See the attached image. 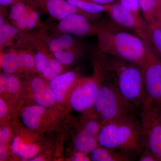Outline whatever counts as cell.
Wrapping results in <instances>:
<instances>
[{
	"label": "cell",
	"instance_id": "cell-1",
	"mask_svg": "<svg viewBox=\"0 0 161 161\" xmlns=\"http://www.w3.org/2000/svg\"><path fill=\"white\" fill-rule=\"evenodd\" d=\"M101 147L120 150L132 157L143 148L140 119L129 114L103 124L98 136Z\"/></svg>",
	"mask_w": 161,
	"mask_h": 161
},
{
	"label": "cell",
	"instance_id": "cell-2",
	"mask_svg": "<svg viewBox=\"0 0 161 161\" xmlns=\"http://www.w3.org/2000/svg\"><path fill=\"white\" fill-rule=\"evenodd\" d=\"M103 67L121 95L130 103L140 108L146 100L143 75L137 64L108 55Z\"/></svg>",
	"mask_w": 161,
	"mask_h": 161
},
{
	"label": "cell",
	"instance_id": "cell-3",
	"mask_svg": "<svg viewBox=\"0 0 161 161\" xmlns=\"http://www.w3.org/2000/svg\"><path fill=\"white\" fill-rule=\"evenodd\" d=\"M98 45L104 54L135 64H143L147 55L146 40L124 31L107 29L98 34Z\"/></svg>",
	"mask_w": 161,
	"mask_h": 161
},
{
	"label": "cell",
	"instance_id": "cell-4",
	"mask_svg": "<svg viewBox=\"0 0 161 161\" xmlns=\"http://www.w3.org/2000/svg\"><path fill=\"white\" fill-rule=\"evenodd\" d=\"M94 108L103 125L125 115L136 113L137 108L121 95L108 74L98 91Z\"/></svg>",
	"mask_w": 161,
	"mask_h": 161
},
{
	"label": "cell",
	"instance_id": "cell-5",
	"mask_svg": "<svg viewBox=\"0 0 161 161\" xmlns=\"http://www.w3.org/2000/svg\"><path fill=\"white\" fill-rule=\"evenodd\" d=\"M159 107L145 100L141 107L143 147L148 149L158 161H161V122Z\"/></svg>",
	"mask_w": 161,
	"mask_h": 161
},
{
	"label": "cell",
	"instance_id": "cell-6",
	"mask_svg": "<svg viewBox=\"0 0 161 161\" xmlns=\"http://www.w3.org/2000/svg\"><path fill=\"white\" fill-rule=\"evenodd\" d=\"M147 55L141 67L143 75L146 100L161 107V59L149 40H146Z\"/></svg>",
	"mask_w": 161,
	"mask_h": 161
},
{
	"label": "cell",
	"instance_id": "cell-7",
	"mask_svg": "<svg viewBox=\"0 0 161 161\" xmlns=\"http://www.w3.org/2000/svg\"><path fill=\"white\" fill-rule=\"evenodd\" d=\"M108 76L105 69L100 75L83 80L72 92L70 104L77 112H84L94 108L102 84Z\"/></svg>",
	"mask_w": 161,
	"mask_h": 161
},
{
	"label": "cell",
	"instance_id": "cell-8",
	"mask_svg": "<svg viewBox=\"0 0 161 161\" xmlns=\"http://www.w3.org/2000/svg\"><path fill=\"white\" fill-rule=\"evenodd\" d=\"M108 13L117 24L131 30L142 40H149L148 24L139 13L125 9L119 3L110 4Z\"/></svg>",
	"mask_w": 161,
	"mask_h": 161
},
{
	"label": "cell",
	"instance_id": "cell-9",
	"mask_svg": "<svg viewBox=\"0 0 161 161\" xmlns=\"http://www.w3.org/2000/svg\"><path fill=\"white\" fill-rule=\"evenodd\" d=\"M58 27L63 33L77 36L98 35L107 28L93 26L89 23L86 16L78 13L70 14L61 20Z\"/></svg>",
	"mask_w": 161,
	"mask_h": 161
},
{
	"label": "cell",
	"instance_id": "cell-10",
	"mask_svg": "<svg viewBox=\"0 0 161 161\" xmlns=\"http://www.w3.org/2000/svg\"><path fill=\"white\" fill-rule=\"evenodd\" d=\"M35 4L44 7L51 16L55 19L62 20L70 14H80L87 17L91 15L78 9L67 0H29Z\"/></svg>",
	"mask_w": 161,
	"mask_h": 161
},
{
	"label": "cell",
	"instance_id": "cell-11",
	"mask_svg": "<svg viewBox=\"0 0 161 161\" xmlns=\"http://www.w3.org/2000/svg\"><path fill=\"white\" fill-rule=\"evenodd\" d=\"M76 78L75 73L70 71L59 75L51 80L49 88L53 94L56 102L62 101L68 90L75 82Z\"/></svg>",
	"mask_w": 161,
	"mask_h": 161
},
{
	"label": "cell",
	"instance_id": "cell-12",
	"mask_svg": "<svg viewBox=\"0 0 161 161\" xmlns=\"http://www.w3.org/2000/svg\"><path fill=\"white\" fill-rule=\"evenodd\" d=\"M31 87L33 92V98L38 105L49 108L53 105L55 97L50 89L44 86L43 80L40 78H36L31 80Z\"/></svg>",
	"mask_w": 161,
	"mask_h": 161
},
{
	"label": "cell",
	"instance_id": "cell-13",
	"mask_svg": "<svg viewBox=\"0 0 161 161\" xmlns=\"http://www.w3.org/2000/svg\"><path fill=\"white\" fill-rule=\"evenodd\" d=\"M92 161H129L132 157L120 150L99 146L90 153Z\"/></svg>",
	"mask_w": 161,
	"mask_h": 161
},
{
	"label": "cell",
	"instance_id": "cell-14",
	"mask_svg": "<svg viewBox=\"0 0 161 161\" xmlns=\"http://www.w3.org/2000/svg\"><path fill=\"white\" fill-rule=\"evenodd\" d=\"M100 146L98 136L93 135L84 130L83 128L75 136L74 147L77 152L91 153L96 148Z\"/></svg>",
	"mask_w": 161,
	"mask_h": 161
},
{
	"label": "cell",
	"instance_id": "cell-15",
	"mask_svg": "<svg viewBox=\"0 0 161 161\" xmlns=\"http://www.w3.org/2000/svg\"><path fill=\"white\" fill-rule=\"evenodd\" d=\"M1 66L4 73L13 74L20 67H26L24 53H9L1 56Z\"/></svg>",
	"mask_w": 161,
	"mask_h": 161
},
{
	"label": "cell",
	"instance_id": "cell-16",
	"mask_svg": "<svg viewBox=\"0 0 161 161\" xmlns=\"http://www.w3.org/2000/svg\"><path fill=\"white\" fill-rule=\"evenodd\" d=\"M11 152L19 156L23 159H29L34 157L39 152V148L34 144H25L19 137H15L12 141Z\"/></svg>",
	"mask_w": 161,
	"mask_h": 161
},
{
	"label": "cell",
	"instance_id": "cell-17",
	"mask_svg": "<svg viewBox=\"0 0 161 161\" xmlns=\"http://www.w3.org/2000/svg\"><path fill=\"white\" fill-rule=\"evenodd\" d=\"M45 112L44 107L31 106L25 108L22 113V120L25 126L30 130L37 129L40 118Z\"/></svg>",
	"mask_w": 161,
	"mask_h": 161
},
{
	"label": "cell",
	"instance_id": "cell-18",
	"mask_svg": "<svg viewBox=\"0 0 161 161\" xmlns=\"http://www.w3.org/2000/svg\"><path fill=\"white\" fill-rule=\"evenodd\" d=\"M145 20L148 24L156 22L161 14V1L138 0Z\"/></svg>",
	"mask_w": 161,
	"mask_h": 161
},
{
	"label": "cell",
	"instance_id": "cell-19",
	"mask_svg": "<svg viewBox=\"0 0 161 161\" xmlns=\"http://www.w3.org/2000/svg\"><path fill=\"white\" fill-rule=\"evenodd\" d=\"M73 6L83 11L92 14H97L103 12H108L110 5H100L86 0H67Z\"/></svg>",
	"mask_w": 161,
	"mask_h": 161
},
{
	"label": "cell",
	"instance_id": "cell-20",
	"mask_svg": "<svg viewBox=\"0 0 161 161\" xmlns=\"http://www.w3.org/2000/svg\"><path fill=\"white\" fill-rule=\"evenodd\" d=\"M19 80L10 74L3 73L0 75V93L4 92L14 94L19 89Z\"/></svg>",
	"mask_w": 161,
	"mask_h": 161
},
{
	"label": "cell",
	"instance_id": "cell-21",
	"mask_svg": "<svg viewBox=\"0 0 161 161\" xmlns=\"http://www.w3.org/2000/svg\"><path fill=\"white\" fill-rule=\"evenodd\" d=\"M148 38L151 45L161 59V27L156 22L148 24Z\"/></svg>",
	"mask_w": 161,
	"mask_h": 161
},
{
	"label": "cell",
	"instance_id": "cell-22",
	"mask_svg": "<svg viewBox=\"0 0 161 161\" xmlns=\"http://www.w3.org/2000/svg\"><path fill=\"white\" fill-rule=\"evenodd\" d=\"M74 39L69 34H64L60 37L52 40L48 44V49L53 53L62 50L69 49L74 43Z\"/></svg>",
	"mask_w": 161,
	"mask_h": 161
},
{
	"label": "cell",
	"instance_id": "cell-23",
	"mask_svg": "<svg viewBox=\"0 0 161 161\" xmlns=\"http://www.w3.org/2000/svg\"><path fill=\"white\" fill-rule=\"evenodd\" d=\"M61 64L55 59L48 58L42 74L43 77L49 80L60 75L62 70Z\"/></svg>",
	"mask_w": 161,
	"mask_h": 161
},
{
	"label": "cell",
	"instance_id": "cell-24",
	"mask_svg": "<svg viewBox=\"0 0 161 161\" xmlns=\"http://www.w3.org/2000/svg\"><path fill=\"white\" fill-rule=\"evenodd\" d=\"M18 29L8 23L0 26V45L1 47L17 34Z\"/></svg>",
	"mask_w": 161,
	"mask_h": 161
},
{
	"label": "cell",
	"instance_id": "cell-25",
	"mask_svg": "<svg viewBox=\"0 0 161 161\" xmlns=\"http://www.w3.org/2000/svg\"><path fill=\"white\" fill-rule=\"evenodd\" d=\"M54 57L59 63L64 65H68L72 63L75 60V56L69 49H64L55 52Z\"/></svg>",
	"mask_w": 161,
	"mask_h": 161
},
{
	"label": "cell",
	"instance_id": "cell-26",
	"mask_svg": "<svg viewBox=\"0 0 161 161\" xmlns=\"http://www.w3.org/2000/svg\"><path fill=\"white\" fill-rule=\"evenodd\" d=\"M28 10V8L23 2H19L12 6L9 12V16L12 20L15 21L26 13Z\"/></svg>",
	"mask_w": 161,
	"mask_h": 161
},
{
	"label": "cell",
	"instance_id": "cell-27",
	"mask_svg": "<svg viewBox=\"0 0 161 161\" xmlns=\"http://www.w3.org/2000/svg\"><path fill=\"white\" fill-rule=\"evenodd\" d=\"M34 59L36 69L37 71L42 73L47 63L48 58L44 53L39 52L35 55Z\"/></svg>",
	"mask_w": 161,
	"mask_h": 161
},
{
	"label": "cell",
	"instance_id": "cell-28",
	"mask_svg": "<svg viewBox=\"0 0 161 161\" xmlns=\"http://www.w3.org/2000/svg\"><path fill=\"white\" fill-rule=\"evenodd\" d=\"M119 3L124 8L130 11L139 13L140 9L138 0H119Z\"/></svg>",
	"mask_w": 161,
	"mask_h": 161
},
{
	"label": "cell",
	"instance_id": "cell-29",
	"mask_svg": "<svg viewBox=\"0 0 161 161\" xmlns=\"http://www.w3.org/2000/svg\"><path fill=\"white\" fill-rule=\"evenodd\" d=\"M138 156L140 161H158L154 156L145 147H143Z\"/></svg>",
	"mask_w": 161,
	"mask_h": 161
},
{
	"label": "cell",
	"instance_id": "cell-30",
	"mask_svg": "<svg viewBox=\"0 0 161 161\" xmlns=\"http://www.w3.org/2000/svg\"><path fill=\"white\" fill-rule=\"evenodd\" d=\"M29 10L15 21L16 26L19 29L25 30L27 28V22L29 17Z\"/></svg>",
	"mask_w": 161,
	"mask_h": 161
},
{
	"label": "cell",
	"instance_id": "cell-31",
	"mask_svg": "<svg viewBox=\"0 0 161 161\" xmlns=\"http://www.w3.org/2000/svg\"><path fill=\"white\" fill-rule=\"evenodd\" d=\"M10 135V132L6 127L1 128L0 130V146H5Z\"/></svg>",
	"mask_w": 161,
	"mask_h": 161
},
{
	"label": "cell",
	"instance_id": "cell-32",
	"mask_svg": "<svg viewBox=\"0 0 161 161\" xmlns=\"http://www.w3.org/2000/svg\"><path fill=\"white\" fill-rule=\"evenodd\" d=\"M87 153L78 152L72 157L71 160L75 161H88L91 160L90 157L87 156Z\"/></svg>",
	"mask_w": 161,
	"mask_h": 161
},
{
	"label": "cell",
	"instance_id": "cell-33",
	"mask_svg": "<svg viewBox=\"0 0 161 161\" xmlns=\"http://www.w3.org/2000/svg\"><path fill=\"white\" fill-rule=\"evenodd\" d=\"M7 112V108L4 101L0 99V118H3L6 115Z\"/></svg>",
	"mask_w": 161,
	"mask_h": 161
},
{
	"label": "cell",
	"instance_id": "cell-34",
	"mask_svg": "<svg viewBox=\"0 0 161 161\" xmlns=\"http://www.w3.org/2000/svg\"><path fill=\"white\" fill-rule=\"evenodd\" d=\"M97 4H100V5H109L111 3L115 2V0H86Z\"/></svg>",
	"mask_w": 161,
	"mask_h": 161
},
{
	"label": "cell",
	"instance_id": "cell-35",
	"mask_svg": "<svg viewBox=\"0 0 161 161\" xmlns=\"http://www.w3.org/2000/svg\"><path fill=\"white\" fill-rule=\"evenodd\" d=\"M20 2L21 0H0V4L1 6H7Z\"/></svg>",
	"mask_w": 161,
	"mask_h": 161
},
{
	"label": "cell",
	"instance_id": "cell-36",
	"mask_svg": "<svg viewBox=\"0 0 161 161\" xmlns=\"http://www.w3.org/2000/svg\"><path fill=\"white\" fill-rule=\"evenodd\" d=\"M7 151L5 146H0V160L3 161L5 159Z\"/></svg>",
	"mask_w": 161,
	"mask_h": 161
},
{
	"label": "cell",
	"instance_id": "cell-37",
	"mask_svg": "<svg viewBox=\"0 0 161 161\" xmlns=\"http://www.w3.org/2000/svg\"><path fill=\"white\" fill-rule=\"evenodd\" d=\"M36 20L30 17L29 15V17H28V20H27V28L29 29H33L36 26Z\"/></svg>",
	"mask_w": 161,
	"mask_h": 161
},
{
	"label": "cell",
	"instance_id": "cell-38",
	"mask_svg": "<svg viewBox=\"0 0 161 161\" xmlns=\"http://www.w3.org/2000/svg\"><path fill=\"white\" fill-rule=\"evenodd\" d=\"M29 15L30 17L36 20V21L38 20L39 18V14L36 12L29 11Z\"/></svg>",
	"mask_w": 161,
	"mask_h": 161
},
{
	"label": "cell",
	"instance_id": "cell-39",
	"mask_svg": "<svg viewBox=\"0 0 161 161\" xmlns=\"http://www.w3.org/2000/svg\"><path fill=\"white\" fill-rule=\"evenodd\" d=\"M31 161H44V159L43 157L41 156H38L36 157L35 158H33L31 160H30Z\"/></svg>",
	"mask_w": 161,
	"mask_h": 161
},
{
	"label": "cell",
	"instance_id": "cell-40",
	"mask_svg": "<svg viewBox=\"0 0 161 161\" xmlns=\"http://www.w3.org/2000/svg\"><path fill=\"white\" fill-rule=\"evenodd\" d=\"M156 22V23H157L158 24V25L161 27V14H160V15L159 16V17L158 19L157 20V21Z\"/></svg>",
	"mask_w": 161,
	"mask_h": 161
},
{
	"label": "cell",
	"instance_id": "cell-41",
	"mask_svg": "<svg viewBox=\"0 0 161 161\" xmlns=\"http://www.w3.org/2000/svg\"><path fill=\"white\" fill-rule=\"evenodd\" d=\"M4 24V19H3V18L2 16H0V26L3 25V24Z\"/></svg>",
	"mask_w": 161,
	"mask_h": 161
},
{
	"label": "cell",
	"instance_id": "cell-42",
	"mask_svg": "<svg viewBox=\"0 0 161 161\" xmlns=\"http://www.w3.org/2000/svg\"><path fill=\"white\" fill-rule=\"evenodd\" d=\"M159 117L161 122V107L159 108Z\"/></svg>",
	"mask_w": 161,
	"mask_h": 161
},
{
	"label": "cell",
	"instance_id": "cell-43",
	"mask_svg": "<svg viewBox=\"0 0 161 161\" xmlns=\"http://www.w3.org/2000/svg\"><path fill=\"white\" fill-rule=\"evenodd\" d=\"M159 1H161V0H159Z\"/></svg>",
	"mask_w": 161,
	"mask_h": 161
}]
</instances>
